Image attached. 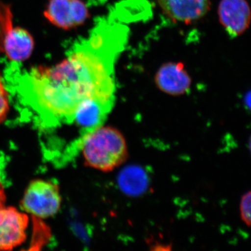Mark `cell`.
Instances as JSON below:
<instances>
[{"instance_id": "cell-1", "label": "cell", "mask_w": 251, "mask_h": 251, "mask_svg": "<svg viewBox=\"0 0 251 251\" xmlns=\"http://www.w3.org/2000/svg\"><path fill=\"white\" fill-rule=\"evenodd\" d=\"M128 32V27L120 23H99L60 62L25 73L18 82L21 99L50 125L73 122L77 109L86 100L94 99L114 106L115 64Z\"/></svg>"}, {"instance_id": "cell-2", "label": "cell", "mask_w": 251, "mask_h": 251, "mask_svg": "<svg viewBox=\"0 0 251 251\" xmlns=\"http://www.w3.org/2000/svg\"><path fill=\"white\" fill-rule=\"evenodd\" d=\"M78 145L86 166L105 173L121 166L128 158L125 137L109 126L101 125L86 132Z\"/></svg>"}, {"instance_id": "cell-3", "label": "cell", "mask_w": 251, "mask_h": 251, "mask_svg": "<svg viewBox=\"0 0 251 251\" xmlns=\"http://www.w3.org/2000/svg\"><path fill=\"white\" fill-rule=\"evenodd\" d=\"M62 197L58 185L49 180H33L28 185L21 202L23 210L28 214L47 219L60 209Z\"/></svg>"}, {"instance_id": "cell-4", "label": "cell", "mask_w": 251, "mask_h": 251, "mask_svg": "<svg viewBox=\"0 0 251 251\" xmlns=\"http://www.w3.org/2000/svg\"><path fill=\"white\" fill-rule=\"evenodd\" d=\"M44 16L55 27L69 30L83 25L90 12L82 0H49Z\"/></svg>"}, {"instance_id": "cell-5", "label": "cell", "mask_w": 251, "mask_h": 251, "mask_svg": "<svg viewBox=\"0 0 251 251\" xmlns=\"http://www.w3.org/2000/svg\"><path fill=\"white\" fill-rule=\"evenodd\" d=\"M29 217L13 206H0V251H11L25 242Z\"/></svg>"}, {"instance_id": "cell-6", "label": "cell", "mask_w": 251, "mask_h": 251, "mask_svg": "<svg viewBox=\"0 0 251 251\" xmlns=\"http://www.w3.org/2000/svg\"><path fill=\"white\" fill-rule=\"evenodd\" d=\"M220 23L231 37L242 35L251 23V9L247 0H221L218 8Z\"/></svg>"}, {"instance_id": "cell-7", "label": "cell", "mask_w": 251, "mask_h": 251, "mask_svg": "<svg viewBox=\"0 0 251 251\" xmlns=\"http://www.w3.org/2000/svg\"><path fill=\"white\" fill-rule=\"evenodd\" d=\"M157 2L170 19L184 24L199 21L210 9L209 0H157Z\"/></svg>"}, {"instance_id": "cell-8", "label": "cell", "mask_w": 251, "mask_h": 251, "mask_svg": "<svg viewBox=\"0 0 251 251\" xmlns=\"http://www.w3.org/2000/svg\"><path fill=\"white\" fill-rule=\"evenodd\" d=\"M155 82L164 93L180 96L190 90L192 80L182 62H167L157 71Z\"/></svg>"}, {"instance_id": "cell-9", "label": "cell", "mask_w": 251, "mask_h": 251, "mask_svg": "<svg viewBox=\"0 0 251 251\" xmlns=\"http://www.w3.org/2000/svg\"><path fill=\"white\" fill-rule=\"evenodd\" d=\"M34 47V38L27 29L12 27L5 38L3 52L12 62H23L30 57Z\"/></svg>"}, {"instance_id": "cell-10", "label": "cell", "mask_w": 251, "mask_h": 251, "mask_svg": "<svg viewBox=\"0 0 251 251\" xmlns=\"http://www.w3.org/2000/svg\"><path fill=\"white\" fill-rule=\"evenodd\" d=\"M112 107V105L94 99L86 100L77 109L73 122H76L77 125L85 128L86 132L90 131L103 125Z\"/></svg>"}, {"instance_id": "cell-11", "label": "cell", "mask_w": 251, "mask_h": 251, "mask_svg": "<svg viewBox=\"0 0 251 251\" xmlns=\"http://www.w3.org/2000/svg\"><path fill=\"white\" fill-rule=\"evenodd\" d=\"M118 184L125 194L130 196H139L148 189L149 177L141 167L130 166L120 172Z\"/></svg>"}, {"instance_id": "cell-12", "label": "cell", "mask_w": 251, "mask_h": 251, "mask_svg": "<svg viewBox=\"0 0 251 251\" xmlns=\"http://www.w3.org/2000/svg\"><path fill=\"white\" fill-rule=\"evenodd\" d=\"M12 27L11 11L7 6L0 4V52H3L5 38Z\"/></svg>"}, {"instance_id": "cell-13", "label": "cell", "mask_w": 251, "mask_h": 251, "mask_svg": "<svg viewBox=\"0 0 251 251\" xmlns=\"http://www.w3.org/2000/svg\"><path fill=\"white\" fill-rule=\"evenodd\" d=\"M10 110L9 97L0 74V124L6 120Z\"/></svg>"}, {"instance_id": "cell-14", "label": "cell", "mask_w": 251, "mask_h": 251, "mask_svg": "<svg viewBox=\"0 0 251 251\" xmlns=\"http://www.w3.org/2000/svg\"><path fill=\"white\" fill-rule=\"evenodd\" d=\"M240 214L244 224L251 227V191L244 194L241 199Z\"/></svg>"}, {"instance_id": "cell-15", "label": "cell", "mask_w": 251, "mask_h": 251, "mask_svg": "<svg viewBox=\"0 0 251 251\" xmlns=\"http://www.w3.org/2000/svg\"><path fill=\"white\" fill-rule=\"evenodd\" d=\"M6 196L5 193L4 185L0 181V206H4L6 202Z\"/></svg>"}, {"instance_id": "cell-16", "label": "cell", "mask_w": 251, "mask_h": 251, "mask_svg": "<svg viewBox=\"0 0 251 251\" xmlns=\"http://www.w3.org/2000/svg\"><path fill=\"white\" fill-rule=\"evenodd\" d=\"M244 102H245L246 106L247 108L250 110L251 111V90L246 95L245 99H244Z\"/></svg>"}, {"instance_id": "cell-17", "label": "cell", "mask_w": 251, "mask_h": 251, "mask_svg": "<svg viewBox=\"0 0 251 251\" xmlns=\"http://www.w3.org/2000/svg\"><path fill=\"white\" fill-rule=\"evenodd\" d=\"M249 148H250V151L251 153V137L250 138V140H249Z\"/></svg>"}]
</instances>
